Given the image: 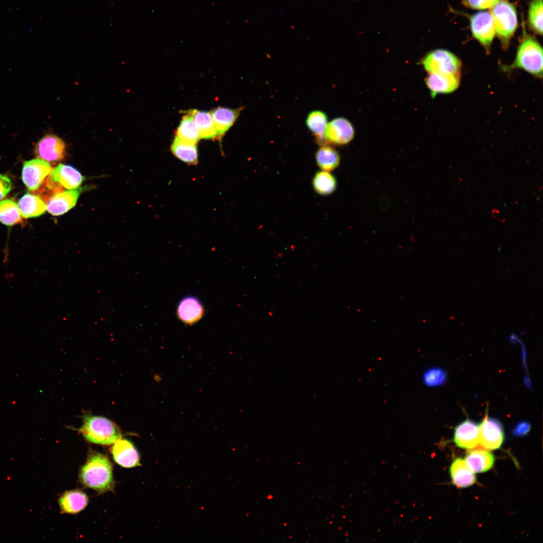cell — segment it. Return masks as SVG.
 <instances>
[{
	"label": "cell",
	"instance_id": "cell-1",
	"mask_svg": "<svg viewBox=\"0 0 543 543\" xmlns=\"http://www.w3.org/2000/svg\"><path fill=\"white\" fill-rule=\"evenodd\" d=\"M81 483L100 493L111 491L114 487L112 464L108 458L92 452L79 473Z\"/></svg>",
	"mask_w": 543,
	"mask_h": 543
},
{
	"label": "cell",
	"instance_id": "cell-2",
	"mask_svg": "<svg viewBox=\"0 0 543 543\" xmlns=\"http://www.w3.org/2000/svg\"><path fill=\"white\" fill-rule=\"evenodd\" d=\"M79 431L88 442L110 445L121 438V431L111 420L101 416L86 414Z\"/></svg>",
	"mask_w": 543,
	"mask_h": 543
},
{
	"label": "cell",
	"instance_id": "cell-3",
	"mask_svg": "<svg viewBox=\"0 0 543 543\" xmlns=\"http://www.w3.org/2000/svg\"><path fill=\"white\" fill-rule=\"evenodd\" d=\"M521 69L531 75H542V49L531 36H524L518 48L513 62L504 67L506 70Z\"/></svg>",
	"mask_w": 543,
	"mask_h": 543
},
{
	"label": "cell",
	"instance_id": "cell-4",
	"mask_svg": "<svg viewBox=\"0 0 543 543\" xmlns=\"http://www.w3.org/2000/svg\"><path fill=\"white\" fill-rule=\"evenodd\" d=\"M83 179L81 173L73 166L60 164L52 169L39 194L46 193L42 195L44 197L42 199H44L52 194L64 191V189H76L82 184Z\"/></svg>",
	"mask_w": 543,
	"mask_h": 543
},
{
	"label": "cell",
	"instance_id": "cell-5",
	"mask_svg": "<svg viewBox=\"0 0 543 543\" xmlns=\"http://www.w3.org/2000/svg\"><path fill=\"white\" fill-rule=\"evenodd\" d=\"M495 33L504 47L509 44L517 26L515 7L509 2L501 0L491 8Z\"/></svg>",
	"mask_w": 543,
	"mask_h": 543
},
{
	"label": "cell",
	"instance_id": "cell-6",
	"mask_svg": "<svg viewBox=\"0 0 543 543\" xmlns=\"http://www.w3.org/2000/svg\"><path fill=\"white\" fill-rule=\"evenodd\" d=\"M422 64L429 73L461 75V60L446 50L436 49L430 52L423 59Z\"/></svg>",
	"mask_w": 543,
	"mask_h": 543
},
{
	"label": "cell",
	"instance_id": "cell-7",
	"mask_svg": "<svg viewBox=\"0 0 543 543\" xmlns=\"http://www.w3.org/2000/svg\"><path fill=\"white\" fill-rule=\"evenodd\" d=\"M51 170V166L48 162L38 158L33 159L24 162L22 179L29 191L40 193Z\"/></svg>",
	"mask_w": 543,
	"mask_h": 543
},
{
	"label": "cell",
	"instance_id": "cell-8",
	"mask_svg": "<svg viewBox=\"0 0 543 543\" xmlns=\"http://www.w3.org/2000/svg\"><path fill=\"white\" fill-rule=\"evenodd\" d=\"M63 140L54 134H47L36 144L35 153L38 158L50 163H56L63 159L65 153Z\"/></svg>",
	"mask_w": 543,
	"mask_h": 543
},
{
	"label": "cell",
	"instance_id": "cell-9",
	"mask_svg": "<svg viewBox=\"0 0 543 543\" xmlns=\"http://www.w3.org/2000/svg\"><path fill=\"white\" fill-rule=\"evenodd\" d=\"M471 29L473 36L486 49H488L495 34L493 16L489 12H481L470 18Z\"/></svg>",
	"mask_w": 543,
	"mask_h": 543
},
{
	"label": "cell",
	"instance_id": "cell-10",
	"mask_svg": "<svg viewBox=\"0 0 543 543\" xmlns=\"http://www.w3.org/2000/svg\"><path fill=\"white\" fill-rule=\"evenodd\" d=\"M354 135V129L350 122L344 118L338 117L327 123L324 132V140L325 144L342 145L352 140Z\"/></svg>",
	"mask_w": 543,
	"mask_h": 543
},
{
	"label": "cell",
	"instance_id": "cell-11",
	"mask_svg": "<svg viewBox=\"0 0 543 543\" xmlns=\"http://www.w3.org/2000/svg\"><path fill=\"white\" fill-rule=\"evenodd\" d=\"M480 444L488 450L499 448L502 444L504 438L503 426L496 419L487 416L479 425Z\"/></svg>",
	"mask_w": 543,
	"mask_h": 543
},
{
	"label": "cell",
	"instance_id": "cell-12",
	"mask_svg": "<svg viewBox=\"0 0 543 543\" xmlns=\"http://www.w3.org/2000/svg\"><path fill=\"white\" fill-rule=\"evenodd\" d=\"M80 190L74 189L55 193L44 200L46 210L53 216H59L68 212L76 204Z\"/></svg>",
	"mask_w": 543,
	"mask_h": 543
},
{
	"label": "cell",
	"instance_id": "cell-13",
	"mask_svg": "<svg viewBox=\"0 0 543 543\" xmlns=\"http://www.w3.org/2000/svg\"><path fill=\"white\" fill-rule=\"evenodd\" d=\"M111 452L114 461L122 467L131 468L140 466L139 452L127 439L121 438L117 440L113 443Z\"/></svg>",
	"mask_w": 543,
	"mask_h": 543
},
{
	"label": "cell",
	"instance_id": "cell-14",
	"mask_svg": "<svg viewBox=\"0 0 543 543\" xmlns=\"http://www.w3.org/2000/svg\"><path fill=\"white\" fill-rule=\"evenodd\" d=\"M454 442L462 448L473 449L480 444L479 425L467 419L460 423L455 429Z\"/></svg>",
	"mask_w": 543,
	"mask_h": 543
},
{
	"label": "cell",
	"instance_id": "cell-15",
	"mask_svg": "<svg viewBox=\"0 0 543 543\" xmlns=\"http://www.w3.org/2000/svg\"><path fill=\"white\" fill-rule=\"evenodd\" d=\"M461 75L429 73L425 79L431 95L434 97L439 94L454 92L459 87Z\"/></svg>",
	"mask_w": 543,
	"mask_h": 543
},
{
	"label": "cell",
	"instance_id": "cell-16",
	"mask_svg": "<svg viewBox=\"0 0 543 543\" xmlns=\"http://www.w3.org/2000/svg\"><path fill=\"white\" fill-rule=\"evenodd\" d=\"M204 309L200 300L194 296H187L182 299L177 307V315L183 322L192 324L199 321L203 317Z\"/></svg>",
	"mask_w": 543,
	"mask_h": 543
},
{
	"label": "cell",
	"instance_id": "cell-17",
	"mask_svg": "<svg viewBox=\"0 0 543 543\" xmlns=\"http://www.w3.org/2000/svg\"><path fill=\"white\" fill-rule=\"evenodd\" d=\"M87 495L79 490L66 491L58 499V504L62 513L75 514L82 511L87 505Z\"/></svg>",
	"mask_w": 543,
	"mask_h": 543
},
{
	"label": "cell",
	"instance_id": "cell-18",
	"mask_svg": "<svg viewBox=\"0 0 543 543\" xmlns=\"http://www.w3.org/2000/svg\"><path fill=\"white\" fill-rule=\"evenodd\" d=\"M243 108L218 107L211 111L210 113L218 136L223 135L233 125Z\"/></svg>",
	"mask_w": 543,
	"mask_h": 543
},
{
	"label": "cell",
	"instance_id": "cell-19",
	"mask_svg": "<svg viewBox=\"0 0 543 543\" xmlns=\"http://www.w3.org/2000/svg\"><path fill=\"white\" fill-rule=\"evenodd\" d=\"M450 474L452 483L459 488L468 487L476 482L474 473L462 458H457L452 462Z\"/></svg>",
	"mask_w": 543,
	"mask_h": 543
},
{
	"label": "cell",
	"instance_id": "cell-20",
	"mask_svg": "<svg viewBox=\"0 0 543 543\" xmlns=\"http://www.w3.org/2000/svg\"><path fill=\"white\" fill-rule=\"evenodd\" d=\"M465 462L474 473H482L489 470L494 463V457L490 451L483 449L469 451Z\"/></svg>",
	"mask_w": 543,
	"mask_h": 543
},
{
	"label": "cell",
	"instance_id": "cell-21",
	"mask_svg": "<svg viewBox=\"0 0 543 543\" xmlns=\"http://www.w3.org/2000/svg\"><path fill=\"white\" fill-rule=\"evenodd\" d=\"M18 206L22 217L26 218L39 216L46 210L45 202L36 195H24L19 201Z\"/></svg>",
	"mask_w": 543,
	"mask_h": 543
},
{
	"label": "cell",
	"instance_id": "cell-22",
	"mask_svg": "<svg viewBox=\"0 0 543 543\" xmlns=\"http://www.w3.org/2000/svg\"><path fill=\"white\" fill-rule=\"evenodd\" d=\"M188 112L194 118L200 138L209 139L218 136L210 112L195 109L189 110Z\"/></svg>",
	"mask_w": 543,
	"mask_h": 543
},
{
	"label": "cell",
	"instance_id": "cell-23",
	"mask_svg": "<svg viewBox=\"0 0 543 543\" xmlns=\"http://www.w3.org/2000/svg\"><path fill=\"white\" fill-rule=\"evenodd\" d=\"M327 116L321 110L310 112L306 119V125L309 131L314 135L318 144L325 145L324 132L327 124Z\"/></svg>",
	"mask_w": 543,
	"mask_h": 543
},
{
	"label": "cell",
	"instance_id": "cell-24",
	"mask_svg": "<svg viewBox=\"0 0 543 543\" xmlns=\"http://www.w3.org/2000/svg\"><path fill=\"white\" fill-rule=\"evenodd\" d=\"M171 150L180 160L190 164L197 163L198 155L196 144L184 141L176 136L171 144Z\"/></svg>",
	"mask_w": 543,
	"mask_h": 543
},
{
	"label": "cell",
	"instance_id": "cell-25",
	"mask_svg": "<svg viewBox=\"0 0 543 543\" xmlns=\"http://www.w3.org/2000/svg\"><path fill=\"white\" fill-rule=\"evenodd\" d=\"M315 159L318 166L321 169L330 171L338 167L340 163V157L335 148L329 145H323L316 151Z\"/></svg>",
	"mask_w": 543,
	"mask_h": 543
},
{
	"label": "cell",
	"instance_id": "cell-26",
	"mask_svg": "<svg viewBox=\"0 0 543 543\" xmlns=\"http://www.w3.org/2000/svg\"><path fill=\"white\" fill-rule=\"evenodd\" d=\"M176 136L184 141L195 144L200 139L194 118L188 112L183 116L177 128Z\"/></svg>",
	"mask_w": 543,
	"mask_h": 543
},
{
	"label": "cell",
	"instance_id": "cell-27",
	"mask_svg": "<svg viewBox=\"0 0 543 543\" xmlns=\"http://www.w3.org/2000/svg\"><path fill=\"white\" fill-rule=\"evenodd\" d=\"M315 191L321 195H328L333 193L337 186L335 177L329 171L321 170L317 172L312 181Z\"/></svg>",
	"mask_w": 543,
	"mask_h": 543
},
{
	"label": "cell",
	"instance_id": "cell-28",
	"mask_svg": "<svg viewBox=\"0 0 543 543\" xmlns=\"http://www.w3.org/2000/svg\"><path fill=\"white\" fill-rule=\"evenodd\" d=\"M18 205L11 199L0 202V222L7 226H13L22 220Z\"/></svg>",
	"mask_w": 543,
	"mask_h": 543
},
{
	"label": "cell",
	"instance_id": "cell-29",
	"mask_svg": "<svg viewBox=\"0 0 543 543\" xmlns=\"http://www.w3.org/2000/svg\"><path fill=\"white\" fill-rule=\"evenodd\" d=\"M542 0H532L528 10V21L531 28L538 34L542 33Z\"/></svg>",
	"mask_w": 543,
	"mask_h": 543
},
{
	"label": "cell",
	"instance_id": "cell-30",
	"mask_svg": "<svg viewBox=\"0 0 543 543\" xmlns=\"http://www.w3.org/2000/svg\"><path fill=\"white\" fill-rule=\"evenodd\" d=\"M447 374L442 369L433 367L426 370L422 375V382L428 387H434L442 385L446 381Z\"/></svg>",
	"mask_w": 543,
	"mask_h": 543
},
{
	"label": "cell",
	"instance_id": "cell-31",
	"mask_svg": "<svg viewBox=\"0 0 543 543\" xmlns=\"http://www.w3.org/2000/svg\"><path fill=\"white\" fill-rule=\"evenodd\" d=\"M501 0H464L468 7L476 10L492 8Z\"/></svg>",
	"mask_w": 543,
	"mask_h": 543
},
{
	"label": "cell",
	"instance_id": "cell-32",
	"mask_svg": "<svg viewBox=\"0 0 543 543\" xmlns=\"http://www.w3.org/2000/svg\"><path fill=\"white\" fill-rule=\"evenodd\" d=\"M12 182L6 175L0 174V200L3 199L11 191Z\"/></svg>",
	"mask_w": 543,
	"mask_h": 543
},
{
	"label": "cell",
	"instance_id": "cell-33",
	"mask_svg": "<svg viewBox=\"0 0 543 543\" xmlns=\"http://www.w3.org/2000/svg\"><path fill=\"white\" fill-rule=\"evenodd\" d=\"M530 430V424L527 421L518 422L513 430V434L516 436L526 435Z\"/></svg>",
	"mask_w": 543,
	"mask_h": 543
}]
</instances>
